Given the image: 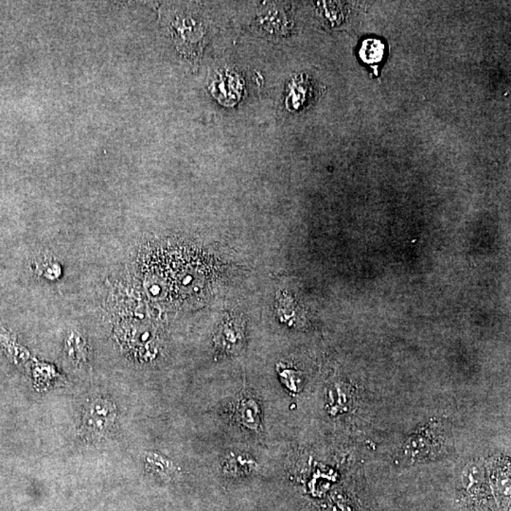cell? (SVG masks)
Returning <instances> with one entry per match:
<instances>
[{"mask_svg": "<svg viewBox=\"0 0 511 511\" xmlns=\"http://www.w3.org/2000/svg\"><path fill=\"white\" fill-rule=\"evenodd\" d=\"M146 463L147 466L150 468L149 470H153L155 472L163 473L167 475L168 472H172L174 470L172 463L169 461H165L163 458L158 456V454H151L146 459Z\"/></svg>", "mask_w": 511, "mask_h": 511, "instance_id": "cell-6", "label": "cell"}, {"mask_svg": "<svg viewBox=\"0 0 511 511\" xmlns=\"http://www.w3.org/2000/svg\"><path fill=\"white\" fill-rule=\"evenodd\" d=\"M287 19L283 13H280V11H270L266 15L262 16L261 24L267 31L271 32H283L285 31V20Z\"/></svg>", "mask_w": 511, "mask_h": 511, "instance_id": "cell-5", "label": "cell"}, {"mask_svg": "<svg viewBox=\"0 0 511 511\" xmlns=\"http://www.w3.org/2000/svg\"><path fill=\"white\" fill-rule=\"evenodd\" d=\"M116 418L117 407L111 400L95 399L83 410L81 432L88 440L102 439L112 429Z\"/></svg>", "mask_w": 511, "mask_h": 511, "instance_id": "cell-1", "label": "cell"}, {"mask_svg": "<svg viewBox=\"0 0 511 511\" xmlns=\"http://www.w3.org/2000/svg\"><path fill=\"white\" fill-rule=\"evenodd\" d=\"M360 57L367 64H376L382 61L385 54V45L380 40L369 38L362 44Z\"/></svg>", "mask_w": 511, "mask_h": 511, "instance_id": "cell-4", "label": "cell"}, {"mask_svg": "<svg viewBox=\"0 0 511 511\" xmlns=\"http://www.w3.org/2000/svg\"><path fill=\"white\" fill-rule=\"evenodd\" d=\"M238 416L243 425L252 430L258 429L261 421H259V407L255 400L250 397H243L240 400L238 407Z\"/></svg>", "mask_w": 511, "mask_h": 511, "instance_id": "cell-3", "label": "cell"}, {"mask_svg": "<svg viewBox=\"0 0 511 511\" xmlns=\"http://www.w3.org/2000/svg\"><path fill=\"white\" fill-rule=\"evenodd\" d=\"M243 89V81L234 69L219 71L213 79L210 91L220 104L232 107L240 101Z\"/></svg>", "mask_w": 511, "mask_h": 511, "instance_id": "cell-2", "label": "cell"}]
</instances>
